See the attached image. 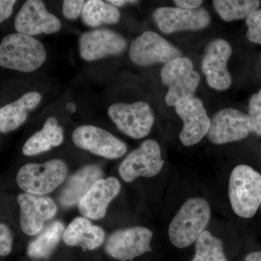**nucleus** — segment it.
I'll use <instances>...</instances> for the list:
<instances>
[{
  "instance_id": "obj_8",
  "label": "nucleus",
  "mask_w": 261,
  "mask_h": 261,
  "mask_svg": "<svg viewBox=\"0 0 261 261\" xmlns=\"http://www.w3.org/2000/svg\"><path fill=\"white\" fill-rule=\"evenodd\" d=\"M152 231L142 226L118 230L108 239L105 250L108 255L117 260H132L152 250Z\"/></svg>"
},
{
  "instance_id": "obj_3",
  "label": "nucleus",
  "mask_w": 261,
  "mask_h": 261,
  "mask_svg": "<svg viewBox=\"0 0 261 261\" xmlns=\"http://www.w3.org/2000/svg\"><path fill=\"white\" fill-rule=\"evenodd\" d=\"M228 197L235 214L250 219L261 205V175L246 165L233 168L228 184Z\"/></svg>"
},
{
  "instance_id": "obj_2",
  "label": "nucleus",
  "mask_w": 261,
  "mask_h": 261,
  "mask_svg": "<svg viewBox=\"0 0 261 261\" xmlns=\"http://www.w3.org/2000/svg\"><path fill=\"white\" fill-rule=\"evenodd\" d=\"M47 59L45 48L35 38L15 33L0 43V66L31 73L40 68Z\"/></svg>"
},
{
  "instance_id": "obj_22",
  "label": "nucleus",
  "mask_w": 261,
  "mask_h": 261,
  "mask_svg": "<svg viewBox=\"0 0 261 261\" xmlns=\"http://www.w3.org/2000/svg\"><path fill=\"white\" fill-rule=\"evenodd\" d=\"M64 140L63 130L55 117H49L44 122L42 129L36 132L25 142L23 153L27 156L47 152L53 147L61 145Z\"/></svg>"
},
{
  "instance_id": "obj_11",
  "label": "nucleus",
  "mask_w": 261,
  "mask_h": 261,
  "mask_svg": "<svg viewBox=\"0 0 261 261\" xmlns=\"http://www.w3.org/2000/svg\"><path fill=\"white\" fill-rule=\"evenodd\" d=\"M252 132L250 118L246 113L234 108H225L211 120L207 137L216 145H224L243 140Z\"/></svg>"
},
{
  "instance_id": "obj_1",
  "label": "nucleus",
  "mask_w": 261,
  "mask_h": 261,
  "mask_svg": "<svg viewBox=\"0 0 261 261\" xmlns=\"http://www.w3.org/2000/svg\"><path fill=\"white\" fill-rule=\"evenodd\" d=\"M208 202L201 197L188 199L173 217L169 228L170 241L178 248H185L195 243L211 219Z\"/></svg>"
},
{
  "instance_id": "obj_27",
  "label": "nucleus",
  "mask_w": 261,
  "mask_h": 261,
  "mask_svg": "<svg viewBox=\"0 0 261 261\" xmlns=\"http://www.w3.org/2000/svg\"><path fill=\"white\" fill-rule=\"evenodd\" d=\"M248 116L252 132L261 136V89L250 98Z\"/></svg>"
},
{
  "instance_id": "obj_34",
  "label": "nucleus",
  "mask_w": 261,
  "mask_h": 261,
  "mask_svg": "<svg viewBox=\"0 0 261 261\" xmlns=\"http://www.w3.org/2000/svg\"><path fill=\"white\" fill-rule=\"evenodd\" d=\"M245 261H261V252H254L247 255Z\"/></svg>"
},
{
  "instance_id": "obj_10",
  "label": "nucleus",
  "mask_w": 261,
  "mask_h": 261,
  "mask_svg": "<svg viewBox=\"0 0 261 261\" xmlns=\"http://www.w3.org/2000/svg\"><path fill=\"white\" fill-rule=\"evenodd\" d=\"M72 140L80 148L107 159H119L127 150L126 144L112 134L91 125H84L75 128Z\"/></svg>"
},
{
  "instance_id": "obj_14",
  "label": "nucleus",
  "mask_w": 261,
  "mask_h": 261,
  "mask_svg": "<svg viewBox=\"0 0 261 261\" xmlns=\"http://www.w3.org/2000/svg\"><path fill=\"white\" fill-rule=\"evenodd\" d=\"M20 206V225L27 235H35L42 231L44 223L53 219L58 207L53 199L47 196L22 193L18 196Z\"/></svg>"
},
{
  "instance_id": "obj_6",
  "label": "nucleus",
  "mask_w": 261,
  "mask_h": 261,
  "mask_svg": "<svg viewBox=\"0 0 261 261\" xmlns=\"http://www.w3.org/2000/svg\"><path fill=\"white\" fill-rule=\"evenodd\" d=\"M108 116L122 133L130 138L142 139L150 133L154 116L145 102H118L108 108Z\"/></svg>"
},
{
  "instance_id": "obj_15",
  "label": "nucleus",
  "mask_w": 261,
  "mask_h": 261,
  "mask_svg": "<svg viewBox=\"0 0 261 261\" xmlns=\"http://www.w3.org/2000/svg\"><path fill=\"white\" fill-rule=\"evenodd\" d=\"M153 18L160 30L165 34L201 30L207 27L211 21L208 12L201 8L195 10L159 8L154 10Z\"/></svg>"
},
{
  "instance_id": "obj_7",
  "label": "nucleus",
  "mask_w": 261,
  "mask_h": 261,
  "mask_svg": "<svg viewBox=\"0 0 261 261\" xmlns=\"http://www.w3.org/2000/svg\"><path fill=\"white\" fill-rule=\"evenodd\" d=\"M164 165L159 144L152 140H146L123 160L119 174L123 181L132 182L136 178L157 176Z\"/></svg>"
},
{
  "instance_id": "obj_13",
  "label": "nucleus",
  "mask_w": 261,
  "mask_h": 261,
  "mask_svg": "<svg viewBox=\"0 0 261 261\" xmlns=\"http://www.w3.org/2000/svg\"><path fill=\"white\" fill-rule=\"evenodd\" d=\"M232 49L226 40L215 39L207 44L202 61V70L211 88L227 90L231 84V77L227 70V63Z\"/></svg>"
},
{
  "instance_id": "obj_21",
  "label": "nucleus",
  "mask_w": 261,
  "mask_h": 261,
  "mask_svg": "<svg viewBox=\"0 0 261 261\" xmlns=\"http://www.w3.org/2000/svg\"><path fill=\"white\" fill-rule=\"evenodd\" d=\"M42 100L37 92L24 94L15 102L0 108V132L7 134L17 129L27 121L29 113L37 107Z\"/></svg>"
},
{
  "instance_id": "obj_19",
  "label": "nucleus",
  "mask_w": 261,
  "mask_h": 261,
  "mask_svg": "<svg viewBox=\"0 0 261 261\" xmlns=\"http://www.w3.org/2000/svg\"><path fill=\"white\" fill-rule=\"evenodd\" d=\"M102 169L96 165H87L70 176L60 195L59 200L64 207L78 205L81 200L98 180L102 178Z\"/></svg>"
},
{
  "instance_id": "obj_23",
  "label": "nucleus",
  "mask_w": 261,
  "mask_h": 261,
  "mask_svg": "<svg viewBox=\"0 0 261 261\" xmlns=\"http://www.w3.org/2000/svg\"><path fill=\"white\" fill-rule=\"evenodd\" d=\"M65 228L61 221H56L29 244L27 254L32 258L48 259L63 238Z\"/></svg>"
},
{
  "instance_id": "obj_28",
  "label": "nucleus",
  "mask_w": 261,
  "mask_h": 261,
  "mask_svg": "<svg viewBox=\"0 0 261 261\" xmlns=\"http://www.w3.org/2000/svg\"><path fill=\"white\" fill-rule=\"evenodd\" d=\"M247 37L250 42L261 44V9L250 13L246 18Z\"/></svg>"
},
{
  "instance_id": "obj_5",
  "label": "nucleus",
  "mask_w": 261,
  "mask_h": 261,
  "mask_svg": "<svg viewBox=\"0 0 261 261\" xmlns=\"http://www.w3.org/2000/svg\"><path fill=\"white\" fill-rule=\"evenodd\" d=\"M161 75L163 84L168 87L166 104L173 107L194 97L200 82V75L194 70L192 61L185 57L165 64Z\"/></svg>"
},
{
  "instance_id": "obj_32",
  "label": "nucleus",
  "mask_w": 261,
  "mask_h": 261,
  "mask_svg": "<svg viewBox=\"0 0 261 261\" xmlns=\"http://www.w3.org/2000/svg\"><path fill=\"white\" fill-rule=\"evenodd\" d=\"M203 2L201 0H175L174 4L178 8L185 10H195L200 8Z\"/></svg>"
},
{
  "instance_id": "obj_31",
  "label": "nucleus",
  "mask_w": 261,
  "mask_h": 261,
  "mask_svg": "<svg viewBox=\"0 0 261 261\" xmlns=\"http://www.w3.org/2000/svg\"><path fill=\"white\" fill-rule=\"evenodd\" d=\"M16 3L15 0H0V23L11 16Z\"/></svg>"
},
{
  "instance_id": "obj_16",
  "label": "nucleus",
  "mask_w": 261,
  "mask_h": 261,
  "mask_svg": "<svg viewBox=\"0 0 261 261\" xmlns=\"http://www.w3.org/2000/svg\"><path fill=\"white\" fill-rule=\"evenodd\" d=\"M126 39L109 29H97L84 33L80 38V55L82 59L94 61L125 51Z\"/></svg>"
},
{
  "instance_id": "obj_12",
  "label": "nucleus",
  "mask_w": 261,
  "mask_h": 261,
  "mask_svg": "<svg viewBox=\"0 0 261 261\" xmlns=\"http://www.w3.org/2000/svg\"><path fill=\"white\" fill-rule=\"evenodd\" d=\"M61 20L49 13L40 0L25 2L15 19V30L31 37L55 34L61 30Z\"/></svg>"
},
{
  "instance_id": "obj_26",
  "label": "nucleus",
  "mask_w": 261,
  "mask_h": 261,
  "mask_svg": "<svg viewBox=\"0 0 261 261\" xmlns=\"http://www.w3.org/2000/svg\"><path fill=\"white\" fill-rule=\"evenodd\" d=\"M192 261H227L222 241L205 230L196 240L195 255Z\"/></svg>"
},
{
  "instance_id": "obj_25",
  "label": "nucleus",
  "mask_w": 261,
  "mask_h": 261,
  "mask_svg": "<svg viewBox=\"0 0 261 261\" xmlns=\"http://www.w3.org/2000/svg\"><path fill=\"white\" fill-rule=\"evenodd\" d=\"M213 3L215 10L225 21L247 18L260 4L256 0H216Z\"/></svg>"
},
{
  "instance_id": "obj_20",
  "label": "nucleus",
  "mask_w": 261,
  "mask_h": 261,
  "mask_svg": "<svg viewBox=\"0 0 261 261\" xmlns=\"http://www.w3.org/2000/svg\"><path fill=\"white\" fill-rule=\"evenodd\" d=\"M106 232L85 217H77L65 228L63 240L67 245L94 250L102 245Z\"/></svg>"
},
{
  "instance_id": "obj_9",
  "label": "nucleus",
  "mask_w": 261,
  "mask_h": 261,
  "mask_svg": "<svg viewBox=\"0 0 261 261\" xmlns=\"http://www.w3.org/2000/svg\"><path fill=\"white\" fill-rule=\"evenodd\" d=\"M181 57V53L166 39L153 32H146L136 38L129 49L130 61L146 66L154 63H166Z\"/></svg>"
},
{
  "instance_id": "obj_24",
  "label": "nucleus",
  "mask_w": 261,
  "mask_h": 261,
  "mask_svg": "<svg viewBox=\"0 0 261 261\" xmlns=\"http://www.w3.org/2000/svg\"><path fill=\"white\" fill-rule=\"evenodd\" d=\"M121 14L114 5L102 0H89L82 10V20L85 25L98 27L118 23Z\"/></svg>"
},
{
  "instance_id": "obj_33",
  "label": "nucleus",
  "mask_w": 261,
  "mask_h": 261,
  "mask_svg": "<svg viewBox=\"0 0 261 261\" xmlns=\"http://www.w3.org/2000/svg\"><path fill=\"white\" fill-rule=\"evenodd\" d=\"M111 5H114L115 7H122L123 5L128 4H136L138 3V1H133V0H110L108 1Z\"/></svg>"
},
{
  "instance_id": "obj_4",
  "label": "nucleus",
  "mask_w": 261,
  "mask_h": 261,
  "mask_svg": "<svg viewBox=\"0 0 261 261\" xmlns=\"http://www.w3.org/2000/svg\"><path fill=\"white\" fill-rule=\"evenodd\" d=\"M68 176L64 161L50 160L44 163H28L19 170L16 181L25 193L45 195L61 186Z\"/></svg>"
},
{
  "instance_id": "obj_17",
  "label": "nucleus",
  "mask_w": 261,
  "mask_h": 261,
  "mask_svg": "<svg viewBox=\"0 0 261 261\" xmlns=\"http://www.w3.org/2000/svg\"><path fill=\"white\" fill-rule=\"evenodd\" d=\"M175 110L184 123L179 135L181 143L187 147L199 143L207 135L211 126V119L203 103L198 97H194L178 104Z\"/></svg>"
},
{
  "instance_id": "obj_30",
  "label": "nucleus",
  "mask_w": 261,
  "mask_h": 261,
  "mask_svg": "<svg viewBox=\"0 0 261 261\" xmlns=\"http://www.w3.org/2000/svg\"><path fill=\"white\" fill-rule=\"evenodd\" d=\"M13 248V235L6 224H0V256L9 255Z\"/></svg>"
},
{
  "instance_id": "obj_29",
  "label": "nucleus",
  "mask_w": 261,
  "mask_h": 261,
  "mask_svg": "<svg viewBox=\"0 0 261 261\" xmlns=\"http://www.w3.org/2000/svg\"><path fill=\"white\" fill-rule=\"evenodd\" d=\"M86 1L84 0H65L63 3V13L65 18L75 20L82 15Z\"/></svg>"
},
{
  "instance_id": "obj_18",
  "label": "nucleus",
  "mask_w": 261,
  "mask_h": 261,
  "mask_svg": "<svg viewBox=\"0 0 261 261\" xmlns=\"http://www.w3.org/2000/svg\"><path fill=\"white\" fill-rule=\"evenodd\" d=\"M121 187V183L114 177L98 180L78 204L81 214L93 220L104 218L108 205L119 194Z\"/></svg>"
}]
</instances>
